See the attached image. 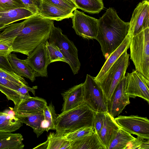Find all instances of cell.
<instances>
[{"label": "cell", "instance_id": "cell-1", "mask_svg": "<svg viewBox=\"0 0 149 149\" xmlns=\"http://www.w3.org/2000/svg\"><path fill=\"white\" fill-rule=\"evenodd\" d=\"M23 22L22 29L13 42L12 52L28 56L40 45L48 40L54 21L36 14Z\"/></svg>", "mask_w": 149, "mask_h": 149}, {"label": "cell", "instance_id": "cell-2", "mask_svg": "<svg viewBox=\"0 0 149 149\" xmlns=\"http://www.w3.org/2000/svg\"><path fill=\"white\" fill-rule=\"evenodd\" d=\"M98 19L96 39L106 60L121 44L128 34L129 22L122 20L116 10L109 8Z\"/></svg>", "mask_w": 149, "mask_h": 149}, {"label": "cell", "instance_id": "cell-3", "mask_svg": "<svg viewBox=\"0 0 149 149\" xmlns=\"http://www.w3.org/2000/svg\"><path fill=\"white\" fill-rule=\"evenodd\" d=\"M95 113L84 102L75 108L62 112L55 120L56 133L65 136L83 127H93Z\"/></svg>", "mask_w": 149, "mask_h": 149}, {"label": "cell", "instance_id": "cell-4", "mask_svg": "<svg viewBox=\"0 0 149 149\" xmlns=\"http://www.w3.org/2000/svg\"><path fill=\"white\" fill-rule=\"evenodd\" d=\"M129 47L135 70L149 80V28L131 37Z\"/></svg>", "mask_w": 149, "mask_h": 149}, {"label": "cell", "instance_id": "cell-5", "mask_svg": "<svg viewBox=\"0 0 149 149\" xmlns=\"http://www.w3.org/2000/svg\"><path fill=\"white\" fill-rule=\"evenodd\" d=\"M130 55L125 50L97 82L107 104L119 82L125 76Z\"/></svg>", "mask_w": 149, "mask_h": 149}, {"label": "cell", "instance_id": "cell-6", "mask_svg": "<svg viewBox=\"0 0 149 149\" xmlns=\"http://www.w3.org/2000/svg\"><path fill=\"white\" fill-rule=\"evenodd\" d=\"M61 28L53 25L49 42L57 46L66 59L74 75L78 73L81 63L78 56V50L74 43L63 34Z\"/></svg>", "mask_w": 149, "mask_h": 149}, {"label": "cell", "instance_id": "cell-7", "mask_svg": "<svg viewBox=\"0 0 149 149\" xmlns=\"http://www.w3.org/2000/svg\"><path fill=\"white\" fill-rule=\"evenodd\" d=\"M83 86L84 103L95 112H107L102 91L94 77L87 74Z\"/></svg>", "mask_w": 149, "mask_h": 149}, {"label": "cell", "instance_id": "cell-8", "mask_svg": "<svg viewBox=\"0 0 149 149\" xmlns=\"http://www.w3.org/2000/svg\"><path fill=\"white\" fill-rule=\"evenodd\" d=\"M71 18L72 27L76 34L84 39H95L98 30V19L75 10Z\"/></svg>", "mask_w": 149, "mask_h": 149}, {"label": "cell", "instance_id": "cell-9", "mask_svg": "<svg viewBox=\"0 0 149 149\" xmlns=\"http://www.w3.org/2000/svg\"><path fill=\"white\" fill-rule=\"evenodd\" d=\"M114 119L120 128L131 134L149 139V120L147 117L133 115L120 116Z\"/></svg>", "mask_w": 149, "mask_h": 149}, {"label": "cell", "instance_id": "cell-10", "mask_svg": "<svg viewBox=\"0 0 149 149\" xmlns=\"http://www.w3.org/2000/svg\"><path fill=\"white\" fill-rule=\"evenodd\" d=\"M126 92L129 97H140L149 103V80L136 70L126 76Z\"/></svg>", "mask_w": 149, "mask_h": 149}, {"label": "cell", "instance_id": "cell-11", "mask_svg": "<svg viewBox=\"0 0 149 149\" xmlns=\"http://www.w3.org/2000/svg\"><path fill=\"white\" fill-rule=\"evenodd\" d=\"M25 60L34 71L36 77H48L47 68L51 63L45 42L38 46Z\"/></svg>", "mask_w": 149, "mask_h": 149}, {"label": "cell", "instance_id": "cell-12", "mask_svg": "<svg viewBox=\"0 0 149 149\" xmlns=\"http://www.w3.org/2000/svg\"><path fill=\"white\" fill-rule=\"evenodd\" d=\"M149 0H143L134 9L129 22L128 34L135 36L149 28Z\"/></svg>", "mask_w": 149, "mask_h": 149}, {"label": "cell", "instance_id": "cell-13", "mask_svg": "<svg viewBox=\"0 0 149 149\" xmlns=\"http://www.w3.org/2000/svg\"><path fill=\"white\" fill-rule=\"evenodd\" d=\"M126 85L125 76L118 83L107 103V112L114 118L118 116L130 103L126 92Z\"/></svg>", "mask_w": 149, "mask_h": 149}, {"label": "cell", "instance_id": "cell-14", "mask_svg": "<svg viewBox=\"0 0 149 149\" xmlns=\"http://www.w3.org/2000/svg\"><path fill=\"white\" fill-rule=\"evenodd\" d=\"M61 95L64 101L62 112L78 107L84 102L83 83L74 86Z\"/></svg>", "mask_w": 149, "mask_h": 149}, {"label": "cell", "instance_id": "cell-15", "mask_svg": "<svg viewBox=\"0 0 149 149\" xmlns=\"http://www.w3.org/2000/svg\"><path fill=\"white\" fill-rule=\"evenodd\" d=\"M47 105L45 99L38 97H30L22 100L14 108L15 115L37 113L43 111Z\"/></svg>", "mask_w": 149, "mask_h": 149}, {"label": "cell", "instance_id": "cell-16", "mask_svg": "<svg viewBox=\"0 0 149 149\" xmlns=\"http://www.w3.org/2000/svg\"><path fill=\"white\" fill-rule=\"evenodd\" d=\"M120 127L113 118L108 112L101 130L98 135L105 149H108L109 146Z\"/></svg>", "mask_w": 149, "mask_h": 149}, {"label": "cell", "instance_id": "cell-17", "mask_svg": "<svg viewBox=\"0 0 149 149\" xmlns=\"http://www.w3.org/2000/svg\"><path fill=\"white\" fill-rule=\"evenodd\" d=\"M38 14L44 18L57 21L71 18L73 15V13L63 10L45 0L42 1Z\"/></svg>", "mask_w": 149, "mask_h": 149}, {"label": "cell", "instance_id": "cell-18", "mask_svg": "<svg viewBox=\"0 0 149 149\" xmlns=\"http://www.w3.org/2000/svg\"><path fill=\"white\" fill-rule=\"evenodd\" d=\"M131 37L128 35L120 46L108 57L97 76L94 77L98 82L118 59L122 54L129 48Z\"/></svg>", "mask_w": 149, "mask_h": 149}, {"label": "cell", "instance_id": "cell-19", "mask_svg": "<svg viewBox=\"0 0 149 149\" xmlns=\"http://www.w3.org/2000/svg\"><path fill=\"white\" fill-rule=\"evenodd\" d=\"M0 77V91L8 100L12 101L16 107L22 100L19 88L22 85Z\"/></svg>", "mask_w": 149, "mask_h": 149}, {"label": "cell", "instance_id": "cell-20", "mask_svg": "<svg viewBox=\"0 0 149 149\" xmlns=\"http://www.w3.org/2000/svg\"><path fill=\"white\" fill-rule=\"evenodd\" d=\"M15 116L23 123L31 127L37 137L45 131L43 125L44 119L43 111L35 113Z\"/></svg>", "mask_w": 149, "mask_h": 149}, {"label": "cell", "instance_id": "cell-21", "mask_svg": "<svg viewBox=\"0 0 149 149\" xmlns=\"http://www.w3.org/2000/svg\"><path fill=\"white\" fill-rule=\"evenodd\" d=\"M8 58L15 73L29 79L32 82L35 81L36 77L34 71L25 60L20 59L17 57L16 55L11 53Z\"/></svg>", "mask_w": 149, "mask_h": 149}, {"label": "cell", "instance_id": "cell-22", "mask_svg": "<svg viewBox=\"0 0 149 149\" xmlns=\"http://www.w3.org/2000/svg\"><path fill=\"white\" fill-rule=\"evenodd\" d=\"M70 142L71 149H105L95 132L91 134Z\"/></svg>", "mask_w": 149, "mask_h": 149}, {"label": "cell", "instance_id": "cell-23", "mask_svg": "<svg viewBox=\"0 0 149 149\" xmlns=\"http://www.w3.org/2000/svg\"><path fill=\"white\" fill-rule=\"evenodd\" d=\"M23 140L20 133H0V149H23Z\"/></svg>", "mask_w": 149, "mask_h": 149}, {"label": "cell", "instance_id": "cell-24", "mask_svg": "<svg viewBox=\"0 0 149 149\" xmlns=\"http://www.w3.org/2000/svg\"><path fill=\"white\" fill-rule=\"evenodd\" d=\"M34 14L29 10L19 8L0 13V24L9 25L15 22L26 19Z\"/></svg>", "mask_w": 149, "mask_h": 149}, {"label": "cell", "instance_id": "cell-25", "mask_svg": "<svg viewBox=\"0 0 149 149\" xmlns=\"http://www.w3.org/2000/svg\"><path fill=\"white\" fill-rule=\"evenodd\" d=\"M23 123L13 114L0 111V133L15 132L22 127Z\"/></svg>", "mask_w": 149, "mask_h": 149}, {"label": "cell", "instance_id": "cell-26", "mask_svg": "<svg viewBox=\"0 0 149 149\" xmlns=\"http://www.w3.org/2000/svg\"><path fill=\"white\" fill-rule=\"evenodd\" d=\"M17 35L4 29L0 33V56L8 58L12 52V45Z\"/></svg>", "mask_w": 149, "mask_h": 149}, {"label": "cell", "instance_id": "cell-27", "mask_svg": "<svg viewBox=\"0 0 149 149\" xmlns=\"http://www.w3.org/2000/svg\"><path fill=\"white\" fill-rule=\"evenodd\" d=\"M77 8L91 14H98L103 9V0H72Z\"/></svg>", "mask_w": 149, "mask_h": 149}, {"label": "cell", "instance_id": "cell-28", "mask_svg": "<svg viewBox=\"0 0 149 149\" xmlns=\"http://www.w3.org/2000/svg\"><path fill=\"white\" fill-rule=\"evenodd\" d=\"M135 137L120 127L110 143L108 149H125L127 144Z\"/></svg>", "mask_w": 149, "mask_h": 149}, {"label": "cell", "instance_id": "cell-29", "mask_svg": "<svg viewBox=\"0 0 149 149\" xmlns=\"http://www.w3.org/2000/svg\"><path fill=\"white\" fill-rule=\"evenodd\" d=\"M43 111L45 131L48 132L50 130H55V121L57 116L54 106L52 104L48 106L47 105Z\"/></svg>", "mask_w": 149, "mask_h": 149}, {"label": "cell", "instance_id": "cell-30", "mask_svg": "<svg viewBox=\"0 0 149 149\" xmlns=\"http://www.w3.org/2000/svg\"><path fill=\"white\" fill-rule=\"evenodd\" d=\"M45 43L51 63L58 61L67 63L66 59L58 47L49 42L48 40L45 42Z\"/></svg>", "mask_w": 149, "mask_h": 149}, {"label": "cell", "instance_id": "cell-31", "mask_svg": "<svg viewBox=\"0 0 149 149\" xmlns=\"http://www.w3.org/2000/svg\"><path fill=\"white\" fill-rule=\"evenodd\" d=\"M94 132V129L93 127H86L69 133L64 136L67 140L72 141L91 134Z\"/></svg>", "mask_w": 149, "mask_h": 149}, {"label": "cell", "instance_id": "cell-32", "mask_svg": "<svg viewBox=\"0 0 149 149\" xmlns=\"http://www.w3.org/2000/svg\"><path fill=\"white\" fill-rule=\"evenodd\" d=\"M19 8L27 9L21 0H0V13Z\"/></svg>", "mask_w": 149, "mask_h": 149}, {"label": "cell", "instance_id": "cell-33", "mask_svg": "<svg viewBox=\"0 0 149 149\" xmlns=\"http://www.w3.org/2000/svg\"><path fill=\"white\" fill-rule=\"evenodd\" d=\"M66 139L64 136L50 133L47 137V149H60Z\"/></svg>", "mask_w": 149, "mask_h": 149}, {"label": "cell", "instance_id": "cell-34", "mask_svg": "<svg viewBox=\"0 0 149 149\" xmlns=\"http://www.w3.org/2000/svg\"><path fill=\"white\" fill-rule=\"evenodd\" d=\"M0 77L6 79L12 82L24 85H28L24 78L14 72L8 71L0 67Z\"/></svg>", "mask_w": 149, "mask_h": 149}, {"label": "cell", "instance_id": "cell-35", "mask_svg": "<svg viewBox=\"0 0 149 149\" xmlns=\"http://www.w3.org/2000/svg\"><path fill=\"white\" fill-rule=\"evenodd\" d=\"M61 9L69 13H73L77 9L72 0H45Z\"/></svg>", "mask_w": 149, "mask_h": 149}, {"label": "cell", "instance_id": "cell-36", "mask_svg": "<svg viewBox=\"0 0 149 149\" xmlns=\"http://www.w3.org/2000/svg\"><path fill=\"white\" fill-rule=\"evenodd\" d=\"M125 149H149V139L138 136L127 144Z\"/></svg>", "mask_w": 149, "mask_h": 149}, {"label": "cell", "instance_id": "cell-37", "mask_svg": "<svg viewBox=\"0 0 149 149\" xmlns=\"http://www.w3.org/2000/svg\"><path fill=\"white\" fill-rule=\"evenodd\" d=\"M106 113L103 112L95 113L93 127L95 132L98 135L99 134L104 121Z\"/></svg>", "mask_w": 149, "mask_h": 149}, {"label": "cell", "instance_id": "cell-38", "mask_svg": "<svg viewBox=\"0 0 149 149\" xmlns=\"http://www.w3.org/2000/svg\"><path fill=\"white\" fill-rule=\"evenodd\" d=\"M27 9L34 14H38L43 0H21Z\"/></svg>", "mask_w": 149, "mask_h": 149}, {"label": "cell", "instance_id": "cell-39", "mask_svg": "<svg viewBox=\"0 0 149 149\" xmlns=\"http://www.w3.org/2000/svg\"><path fill=\"white\" fill-rule=\"evenodd\" d=\"M0 67L11 72L14 70L11 65L8 58L0 56Z\"/></svg>", "mask_w": 149, "mask_h": 149}, {"label": "cell", "instance_id": "cell-40", "mask_svg": "<svg viewBox=\"0 0 149 149\" xmlns=\"http://www.w3.org/2000/svg\"><path fill=\"white\" fill-rule=\"evenodd\" d=\"M71 142L66 140L63 143L60 149H71Z\"/></svg>", "mask_w": 149, "mask_h": 149}, {"label": "cell", "instance_id": "cell-41", "mask_svg": "<svg viewBox=\"0 0 149 149\" xmlns=\"http://www.w3.org/2000/svg\"><path fill=\"white\" fill-rule=\"evenodd\" d=\"M48 146V141L47 140L45 142L41 143L36 147L33 149H47Z\"/></svg>", "mask_w": 149, "mask_h": 149}, {"label": "cell", "instance_id": "cell-42", "mask_svg": "<svg viewBox=\"0 0 149 149\" xmlns=\"http://www.w3.org/2000/svg\"><path fill=\"white\" fill-rule=\"evenodd\" d=\"M9 25L0 24V33L1 31L3 30L5 28L8 26Z\"/></svg>", "mask_w": 149, "mask_h": 149}]
</instances>
